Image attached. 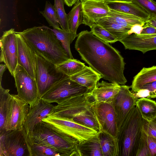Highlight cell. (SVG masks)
Returning <instances> with one entry per match:
<instances>
[{
    "mask_svg": "<svg viewBox=\"0 0 156 156\" xmlns=\"http://www.w3.org/2000/svg\"><path fill=\"white\" fill-rule=\"evenodd\" d=\"M90 29L94 35L106 42L112 44L118 41L113 35L99 24H94Z\"/></svg>",
    "mask_w": 156,
    "mask_h": 156,
    "instance_id": "cell-34",
    "label": "cell"
},
{
    "mask_svg": "<svg viewBox=\"0 0 156 156\" xmlns=\"http://www.w3.org/2000/svg\"><path fill=\"white\" fill-rule=\"evenodd\" d=\"M64 3V0H54V6L59 20L60 26L62 29L69 31L68 22V15L65 10Z\"/></svg>",
    "mask_w": 156,
    "mask_h": 156,
    "instance_id": "cell-35",
    "label": "cell"
},
{
    "mask_svg": "<svg viewBox=\"0 0 156 156\" xmlns=\"http://www.w3.org/2000/svg\"><path fill=\"white\" fill-rule=\"evenodd\" d=\"M144 119L136 106L125 118L117 136L119 156H137Z\"/></svg>",
    "mask_w": 156,
    "mask_h": 156,
    "instance_id": "cell-4",
    "label": "cell"
},
{
    "mask_svg": "<svg viewBox=\"0 0 156 156\" xmlns=\"http://www.w3.org/2000/svg\"><path fill=\"white\" fill-rule=\"evenodd\" d=\"M31 156H60L51 148L36 143L28 137Z\"/></svg>",
    "mask_w": 156,
    "mask_h": 156,
    "instance_id": "cell-32",
    "label": "cell"
},
{
    "mask_svg": "<svg viewBox=\"0 0 156 156\" xmlns=\"http://www.w3.org/2000/svg\"><path fill=\"white\" fill-rule=\"evenodd\" d=\"M137 5L148 13L150 17H156V2L153 0H127Z\"/></svg>",
    "mask_w": 156,
    "mask_h": 156,
    "instance_id": "cell-37",
    "label": "cell"
},
{
    "mask_svg": "<svg viewBox=\"0 0 156 156\" xmlns=\"http://www.w3.org/2000/svg\"><path fill=\"white\" fill-rule=\"evenodd\" d=\"M51 29L61 43L69 58L73 59L71 51L70 44L75 38L77 37V34L69 31H66L62 28H53Z\"/></svg>",
    "mask_w": 156,
    "mask_h": 156,
    "instance_id": "cell-31",
    "label": "cell"
},
{
    "mask_svg": "<svg viewBox=\"0 0 156 156\" xmlns=\"http://www.w3.org/2000/svg\"><path fill=\"white\" fill-rule=\"evenodd\" d=\"M6 68H7V66L5 64H1L0 66V85H1L2 76Z\"/></svg>",
    "mask_w": 156,
    "mask_h": 156,
    "instance_id": "cell-44",
    "label": "cell"
},
{
    "mask_svg": "<svg viewBox=\"0 0 156 156\" xmlns=\"http://www.w3.org/2000/svg\"><path fill=\"white\" fill-rule=\"evenodd\" d=\"M102 76L90 66H85L81 71L70 76L73 81L92 90Z\"/></svg>",
    "mask_w": 156,
    "mask_h": 156,
    "instance_id": "cell-21",
    "label": "cell"
},
{
    "mask_svg": "<svg viewBox=\"0 0 156 156\" xmlns=\"http://www.w3.org/2000/svg\"><path fill=\"white\" fill-rule=\"evenodd\" d=\"M9 90L0 85V134L7 132L6 126L9 112L11 94Z\"/></svg>",
    "mask_w": 156,
    "mask_h": 156,
    "instance_id": "cell-24",
    "label": "cell"
},
{
    "mask_svg": "<svg viewBox=\"0 0 156 156\" xmlns=\"http://www.w3.org/2000/svg\"><path fill=\"white\" fill-rule=\"evenodd\" d=\"M112 99L105 102H94L93 107L100 129L117 138L119 130Z\"/></svg>",
    "mask_w": 156,
    "mask_h": 156,
    "instance_id": "cell-12",
    "label": "cell"
},
{
    "mask_svg": "<svg viewBox=\"0 0 156 156\" xmlns=\"http://www.w3.org/2000/svg\"><path fill=\"white\" fill-rule=\"evenodd\" d=\"M29 108V105L17 94H11L6 123L7 131L21 129L23 128Z\"/></svg>",
    "mask_w": 156,
    "mask_h": 156,
    "instance_id": "cell-14",
    "label": "cell"
},
{
    "mask_svg": "<svg viewBox=\"0 0 156 156\" xmlns=\"http://www.w3.org/2000/svg\"><path fill=\"white\" fill-rule=\"evenodd\" d=\"M137 156H150L147 141V135L144 132L143 129Z\"/></svg>",
    "mask_w": 156,
    "mask_h": 156,
    "instance_id": "cell-38",
    "label": "cell"
},
{
    "mask_svg": "<svg viewBox=\"0 0 156 156\" xmlns=\"http://www.w3.org/2000/svg\"><path fill=\"white\" fill-rule=\"evenodd\" d=\"M110 9L137 17L146 21L150 18L145 11L136 4L127 0H105Z\"/></svg>",
    "mask_w": 156,
    "mask_h": 156,
    "instance_id": "cell-20",
    "label": "cell"
},
{
    "mask_svg": "<svg viewBox=\"0 0 156 156\" xmlns=\"http://www.w3.org/2000/svg\"><path fill=\"white\" fill-rule=\"evenodd\" d=\"M68 76L58 70L55 64L36 54L35 80L39 99L53 85Z\"/></svg>",
    "mask_w": 156,
    "mask_h": 156,
    "instance_id": "cell-8",
    "label": "cell"
},
{
    "mask_svg": "<svg viewBox=\"0 0 156 156\" xmlns=\"http://www.w3.org/2000/svg\"><path fill=\"white\" fill-rule=\"evenodd\" d=\"M68 15V22L69 31L76 34L79 26L83 24V16L81 2L78 0Z\"/></svg>",
    "mask_w": 156,
    "mask_h": 156,
    "instance_id": "cell-28",
    "label": "cell"
},
{
    "mask_svg": "<svg viewBox=\"0 0 156 156\" xmlns=\"http://www.w3.org/2000/svg\"><path fill=\"white\" fill-rule=\"evenodd\" d=\"M156 81V66L143 68L133 78L129 86L132 92L139 91L144 84Z\"/></svg>",
    "mask_w": 156,
    "mask_h": 156,
    "instance_id": "cell-23",
    "label": "cell"
},
{
    "mask_svg": "<svg viewBox=\"0 0 156 156\" xmlns=\"http://www.w3.org/2000/svg\"><path fill=\"white\" fill-rule=\"evenodd\" d=\"M16 35L18 64L22 66L29 74L35 80L36 54L19 32H16Z\"/></svg>",
    "mask_w": 156,
    "mask_h": 156,
    "instance_id": "cell-17",
    "label": "cell"
},
{
    "mask_svg": "<svg viewBox=\"0 0 156 156\" xmlns=\"http://www.w3.org/2000/svg\"><path fill=\"white\" fill-rule=\"evenodd\" d=\"M119 41L125 49L139 51L143 53L156 50V34H133Z\"/></svg>",
    "mask_w": 156,
    "mask_h": 156,
    "instance_id": "cell-18",
    "label": "cell"
},
{
    "mask_svg": "<svg viewBox=\"0 0 156 156\" xmlns=\"http://www.w3.org/2000/svg\"><path fill=\"white\" fill-rule=\"evenodd\" d=\"M97 23L113 35L118 41L129 35L128 32L130 29L108 19L107 17L100 19Z\"/></svg>",
    "mask_w": 156,
    "mask_h": 156,
    "instance_id": "cell-29",
    "label": "cell"
},
{
    "mask_svg": "<svg viewBox=\"0 0 156 156\" xmlns=\"http://www.w3.org/2000/svg\"><path fill=\"white\" fill-rule=\"evenodd\" d=\"M140 34H156V28L145 23L144 26V29Z\"/></svg>",
    "mask_w": 156,
    "mask_h": 156,
    "instance_id": "cell-42",
    "label": "cell"
},
{
    "mask_svg": "<svg viewBox=\"0 0 156 156\" xmlns=\"http://www.w3.org/2000/svg\"><path fill=\"white\" fill-rule=\"evenodd\" d=\"M13 77L18 96L28 104L30 107L36 105L39 99L35 80L19 64L15 70Z\"/></svg>",
    "mask_w": 156,
    "mask_h": 156,
    "instance_id": "cell-10",
    "label": "cell"
},
{
    "mask_svg": "<svg viewBox=\"0 0 156 156\" xmlns=\"http://www.w3.org/2000/svg\"><path fill=\"white\" fill-rule=\"evenodd\" d=\"M88 90L67 77L53 85L42 95L41 99L48 103H56L67 98L88 93Z\"/></svg>",
    "mask_w": 156,
    "mask_h": 156,
    "instance_id": "cell-9",
    "label": "cell"
},
{
    "mask_svg": "<svg viewBox=\"0 0 156 156\" xmlns=\"http://www.w3.org/2000/svg\"><path fill=\"white\" fill-rule=\"evenodd\" d=\"M130 88L127 85H121L119 91L112 100L119 130L125 118L136 106L138 99L129 90Z\"/></svg>",
    "mask_w": 156,
    "mask_h": 156,
    "instance_id": "cell-13",
    "label": "cell"
},
{
    "mask_svg": "<svg viewBox=\"0 0 156 156\" xmlns=\"http://www.w3.org/2000/svg\"><path fill=\"white\" fill-rule=\"evenodd\" d=\"M54 106L39 99L36 105L30 107L23 126L28 137L32 136L35 126L49 115Z\"/></svg>",
    "mask_w": 156,
    "mask_h": 156,
    "instance_id": "cell-16",
    "label": "cell"
},
{
    "mask_svg": "<svg viewBox=\"0 0 156 156\" xmlns=\"http://www.w3.org/2000/svg\"><path fill=\"white\" fill-rule=\"evenodd\" d=\"M0 156H31L28 136L24 128L0 135Z\"/></svg>",
    "mask_w": 156,
    "mask_h": 156,
    "instance_id": "cell-7",
    "label": "cell"
},
{
    "mask_svg": "<svg viewBox=\"0 0 156 156\" xmlns=\"http://www.w3.org/2000/svg\"><path fill=\"white\" fill-rule=\"evenodd\" d=\"M144 25L140 24H136L133 26L130 30L128 32V35L133 34H140L144 29Z\"/></svg>",
    "mask_w": 156,
    "mask_h": 156,
    "instance_id": "cell-41",
    "label": "cell"
},
{
    "mask_svg": "<svg viewBox=\"0 0 156 156\" xmlns=\"http://www.w3.org/2000/svg\"><path fill=\"white\" fill-rule=\"evenodd\" d=\"M0 60L6 66L13 77L18 65V46L16 32L11 28L4 32L0 40Z\"/></svg>",
    "mask_w": 156,
    "mask_h": 156,
    "instance_id": "cell-11",
    "label": "cell"
},
{
    "mask_svg": "<svg viewBox=\"0 0 156 156\" xmlns=\"http://www.w3.org/2000/svg\"><path fill=\"white\" fill-rule=\"evenodd\" d=\"M107 17L124 27L131 29L136 24L144 25L145 21L135 16L111 10Z\"/></svg>",
    "mask_w": 156,
    "mask_h": 156,
    "instance_id": "cell-25",
    "label": "cell"
},
{
    "mask_svg": "<svg viewBox=\"0 0 156 156\" xmlns=\"http://www.w3.org/2000/svg\"><path fill=\"white\" fill-rule=\"evenodd\" d=\"M136 106L142 118L150 121L156 117V102L145 98L138 99L136 101Z\"/></svg>",
    "mask_w": 156,
    "mask_h": 156,
    "instance_id": "cell-27",
    "label": "cell"
},
{
    "mask_svg": "<svg viewBox=\"0 0 156 156\" xmlns=\"http://www.w3.org/2000/svg\"><path fill=\"white\" fill-rule=\"evenodd\" d=\"M145 23L146 24L156 28V17H150Z\"/></svg>",
    "mask_w": 156,
    "mask_h": 156,
    "instance_id": "cell-43",
    "label": "cell"
},
{
    "mask_svg": "<svg viewBox=\"0 0 156 156\" xmlns=\"http://www.w3.org/2000/svg\"><path fill=\"white\" fill-rule=\"evenodd\" d=\"M55 66L58 70L70 76L82 70L86 66L79 60L70 58Z\"/></svg>",
    "mask_w": 156,
    "mask_h": 156,
    "instance_id": "cell-30",
    "label": "cell"
},
{
    "mask_svg": "<svg viewBox=\"0 0 156 156\" xmlns=\"http://www.w3.org/2000/svg\"><path fill=\"white\" fill-rule=\"evenodd\" d=\"M121 85L115 82L108 83L102 81L97 83L90 93L95 103L108 101L112 100L118 93Z\"/></svg>",
    "mask_w": 156,
    "mask_h": 156,
    "instance_id": "cell-19",
    "label": "cell"
},
{
    "mask_svg": "<svg viewBox=\"0 0 156 156\" xmlns=\"http://www.w3.org/2000/svg\"><path fill=\"white\" fill-rule=\"evenodd\" d=\"M147 135V141L150 156H156V138Z\"/></svg>",
    "mask_w": 156,
    "mask_h": 156,
    "instance_id": "cell-40",
    "label": "cell"
},
{
    "mask_svg": "<svg viewBox=\"0 0 156 156\" xmlns=\"http://www.w3.org/2000/svg\"><path fill=\"white\" fill-rule=\"evenodd\" d=\"M82 5L83 24L90 28L100 19L107 17L110 9L105 0H80Z\"/></svg>",
    "mask_w": 156,
    "mask_h": 156,
    "instance_id": "cell-15",
    "label": "cell"
},
{
    "mask_svg": "<svg viewBox=\"0 0 156 156\" xmlns=\"http://www.w3.org/2000/svg\"><path fill=\"white\" fill-rule=\"evenodd\" d=\"M40 12L45 18L49 25L54 28H60L59 20L54 5L46 1L45 8Z\"/></svg>",
    "mask_w": 156,
    "mask_h": 156,
    "instance_id": "cell-33",
    "label": "cell"
},
{
    "mask_svg": "<svg viewBox=\"0 0 156 156\" xmlns=\"http://www.w3.org/2000/svg\"><path fill=\"white\" fill-rule=\"evenodd\" d=\"M136 98H156V81L147 83L138 92H132Z\"/></svg>",
    "mask_w": 156,
    "mask_h": 156,
    "instance_id": "cell-36",
    "label": "cell"
},
{
    "mask_svg": "<svg viewBox=\"0 0 156 156\" xmlns=\"http://www.w3.org/2000/svg\"><path fill=\"white\" fill-rule=\"evenodd\" d=\"M35 52L55 65L70 58L51 28L34 27L19 32Z\"/></svg>",
    "mask_w": 156,
    "mask_h": 156,
    "instance_id": "cell-2",
    "label": "cell"
},
{
    "mask_svg": "<svg viewBox=\"0 0 156 156\" xmlns=\"http://www.w3.org/2000/svg\"><path fill=\"white\" fill-rule=\"evenodd\" d=\"M78 0H64L65 3L69 7H71Z\"/></svg>",
    "mask_w": 156,
    "mask_h": 156,
    "instance_id": "cell-45",
    "label": "cell"
},
{
    "mask_svg": "<svg viewBox=\"0 0 156 156\" xmlns=\"http://www.w3.org/2000/svg\"><path fill=\"white\" fill-rule=\"evenodd\" d=\"M42 122L52 130L80 144L98 134V132L67 119L49 115Z\"/></svg>",
    "mask_w": 156,
    "mask_h": 156,
    "instance_id": "cell-6",
    "label": "cell"
},
{
    "mask_svg": "<svg viewBox=\"0 0 156 156\" xmlns=\"http://www.w3.org/2000/svg\"><path fill=\"white\" fill-rule=\"evenodd\" d=\"M143 129L147 135L156 138V124L153 120L148 121L144 119Z\"/></svg>",
    "mask_w": 156,
    "mask_h": 156,
    "instance_id": "cell-39",
    "label": "cell"
},
{
    "mask_svg": "<svg viewBox=\"0 0 156 156\" xmlns=\"http://www.w3.org/2000/svg\"><path fill=\"white\" fill-rule=\"evenodd\" d=\"M73 96L58 102L49 115L70 119L82 125L90 127L95 116L94 101L90 92Z\"/></svg>",
    "mask_w": 156,
    "mask_h": 156,
    "instance_id": "cell-3",
    "label": "cell"
},
{
    "mask_svg": "<svg viewBox=\"0 0 156 156\" xmlns=\"http://www.w3.org/2000/svg\"><path fill=\"white\" fill-rule=\"evenodd\" d=\"M28 137L51 148L60 156H80L77 142L52 130L42 122L35 126L32 136Z\"/></svg>",
    "mask_w": 156,
    "mask_h": 156,
    "instance_id": "cell-5",
    "label": "cell"
},
{
    "mask_svg": "<svg viewBox=\"0 0 156 156\" xmlns=\"http://www.w3.org/2000/svg\"><path fill=\"white\" fill-rule=\"evenodd\" d=\"M78 148L80 156H103L98 133L79 144Z\"/></svg>",
    "mask_w": 156,
    "mask_h": 156,
    "instance_id": "cell-26",
    "label": "cell"
},
{
    "mask_svg": "<svg viewBox=\"0 0 156 156\" xmlns=\"http://www.w3.org/2000/svg\"><path fill=\"white\" fill-rule=\"evenodd\" d=\"M75 48L81 58L101 74L102 78L120 85L126 83L124 58L109 43L86 30L77 34Z\"/></svg>",
    "mask_w": 156,
    "mask_h": 156,
    "instance_id": "cell-1",
    "label": "cell"
},
{
    "mask_svg": "<svg viewBox=\"0 0 156 156\" xmlns=\"http://www.w3.org/2000/svg\"><path fill=\"white\" fill-rule=\"evenodd\" d=\"M98 137L103 156H119L117 138L100 129Z\"/></svg>",
    "mask_w": 156,
    "mask_h": 156,
    "instance_id": "cell-22",
    "label": "cell"
}]
</instances>
